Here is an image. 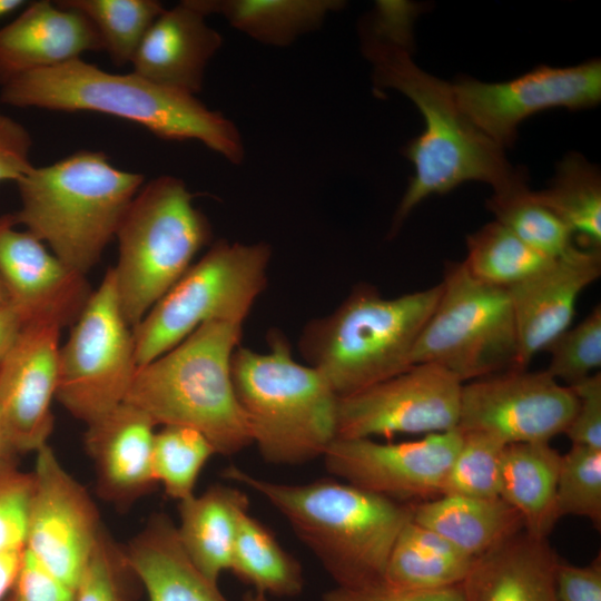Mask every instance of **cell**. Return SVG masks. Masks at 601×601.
<instances>
[{
    "mask_svg": "<svg viewBox=\"0 0 601 601\" xmlns=\"http://www.w3.org/2000/svg\"><path fill=\"white\" fill-rule=\"evenodd\" d=\"M361 39L363 53L372 66L374 86L406 96L424 120L423 131L403 150L414 166V175L395 211L392 231L425 198L446 194L464 183H485L493 193H500L528 181L525 169L512 166L504 149L460 109L452 83L421 69L406 48L362 28Z\"/></svg>",
    "mask_w": 601,
    "mask_h": 601,
    "instance_id": "1",
    "label": "cell"
},
{
    "mask_svg": "<svg viewBox=\"0 0 601 601\" xmlns=\"http://www.w3.org/2000/svg\"><path fill=\"white\" fill-rule=\"evenodd\" d=\"M1 102L52 111H90L138 124L165 140H197L234 165L245 158L242 135L196 96L135 72L112 73L81 58L35 70L1 86Z\"/></svg>",
    "mask_w": 601,
    "mask_h": 601,
    "instance_id": "2",
    "label": "cell"
},
{
    "mask_svg": "<svg viewBox=\"0 0 601 601\" xmlns=\"http://www.w3.org/2000/svg\"><path fill=\"white\" fill-rule=\"evenodd\" d=\"M223 474L258 492L278 510L339 588L383 583L395 541L413 515L412 505L349 483L327 479L276 483L235 465Z\"/></svg>",
    "mask_w": 601,
    "mask_h": 601,
    "instance_id": "3",
    "label": "cell"
},
{
    "mask_svg": "<svg viewBox=\"0 0 601 601\" xmlns=\"http://www.w3.org/2000/svg\"><path fill=\"white\" fill-rule=\"evenodd\" d=\"M145 176L115 167L101 151L81 150L33 166L16 184L26 227L68 267L86 275L100 260Z\"/></svg>",
    "mask_w": 601,
    "mask_h": 601,
    "instance_id": "4",
    "label": "cell"
},
{
    "mask_svg": "<svg viewBox=\"0 0 601 601\" xmlns=\"http://www.w3.org/2000/svg\"><path fill=\"white\" fill-rule=\"evenodd\" d=\"M243 325L208 322L178 345L138 366L125 398L152 422L190 427L221 455L252 444L230 371Z\"/></svg>",
    "mask_w": 601,
    "mask_h": 601,
    "instance_id": "5",
    "label": "cell"
},
{
    "mask_svg": "<svg viewBox=\"0 0 601 601\" xmlns=\"http://www.w3.org/2000/svg\"><path fill=\"white\" fill-rule=\"evenodd\" d=\"M441 294V283L393 298L358 285L335 311L305 325L299 353L338 397L357 393L414 365L415 343Z\"/></svg>",
    "mask_w": 601,
    "mask_h": 601,
    "instance_id": "6",
    "label": "cell"
},
{
    "mask_svg": "<svg viewBox=\"0 0 601 601\" xmlns=\"http://www.w3.org/2000/svg\"><path fill=\"white\" fill-rule=\"evenodd\" d=\"M268 352L238 346L230 371L252 443L273 464L294 465L323 456L337 437L338 396L312 366L298 363L277 329Z\"/></svg>",
    "mask_w": 601,
    "mask_h": 601,
    "instance_id": "7",
    "label": "cell"
},
{
    "mask_svg": "<svg viewBox=\"0 0 601 601\" xmlns=\"http://www.w3.org/2000/svg\"><path fill=\"white\" fill-rule=\"evenodd\" d=\"M194 194L173 175L144 184L116 233L111 267L120 311L134 328L193 265L213 236Z\"/></svg>",
    "mask_w": 601,
    "mask_h": 601,
    "instance_id": "8",
    "label": "cell"
},
{
    "mask_svg": "<svg viewBox=\"0 0 601 601\" xmlns=\"http://www.w3.org/2000/svg\"><path fill=\"white\" fill-rule=\"evenodd\" d=\"M272 247L218 240L132 328L137 366L165 354L208 322L243 325L267 285Z\"/></svg>",
    "mask_w": 601,
    "mask_h": 601,
    "instance_id": "9",
    "label": "cell"
},
{
    "mask_svg": "<svg viewBox=\"0 0 601 601\" xmlns=\"http://www.w3.org/2000/svg\"><path fill=\"white\" fill-rule=\"evenodd\" d=\"M441 297L412 353L413 364H436L462 383L516 368L518 336L506 289L446 265Z\"/></svg>",
    "mask_w": 601,
    "mask_h": 601,
    "instance_id": "10",
    "label": "cell"
},
{
    "mask_svg": "<svg viewBox=\"0 0 601 601\" xmlns=\"http://www.w3.org/2000/svg\"><path fill=\"white\" fill-rule=\"evenodd\" d=\"M137 367L109 268L59 348L56 400L87 425L124 403Z\"/></svg>",
    "mask_w": 601,
    "mask_h": 601,
    "instance_id": "11",
    "label": "cell"
},
{
    "mask_svg": "<svg viewBox=\"0 0 601 601\" xmlns=\"http://www.w3.org/2000/svg\"><path fill=\"white\" fill-rule=\"evenodd\" d=\"M577 405L571 387L546 370L510 368L462 384L457 428L505 445L549 443L565 432Z\"/></svg>",
    "mask_w": 601,
    "mask_h": 601,
    "instance_id": "12",
    "label": "cell"
},
{
    "mask_svg": "<svg viewBox=\"0 0 601 601\" xmlns=\"http://www.w3.org/2000/svg\"><path fill=\"white\" fill-rule=\"evenodd\" d=\"M460 109L492 141L513 146L519 125L551 108L580 110L601 100V60L571 67L538 66L502 82L462 77L452 83Z\"/></svg>",
    "mask_w": 601,
    "mask_h": 601,
    "instance_id": "13",
    "label": "cell"
},
{
    "mask_svg": "<svg viewBox=\"0 0 601 601\" xmlns=\"http://www.w3.org/2000/svg\"><path fill=\"white\" fill-rule=\"evenodd\" d=\"M462 382L444 367L417 363L338 398L337 437L440 433L457 427Z\"/></svg>",
    "mask_w": 601,
    "mask_h": 601,
    "instance_id": "14",
    "label": "cell"
},
{
    "mask_svg": "<svg viewBox=\"0 0 601 601\" xmlns=\"http://www.w3.org/2000/svg\"><path fill=\"white\" fill-rule=\"evenodd\" d=\"M36 453L26 550L76 591L104 528L91 496L50 445Z\"/></svg>",
    "mask_w": 601,
    "mask_h": 601,
    "instance_id": "15",
    "label": "cell"
},
{
    "mask_svg": "<svg viewBox=\"0 0 601 601\" xmlns=\"http://www.w3.org/2000/svg\"><path fill=\"white\" fill-rule=\"evenodd\" d=\"M461 443L462 432L457 427L402 443L336 437L323 457L331 474L402 502L441 495Z\"/></svg>",
    "mask_w": 601,
    "mask_h": 601,
    "instance_id": "16",
    "label": "cell"
},
{
    "mask_svg": "<svg viewBox=\"0 0 601 601\" xmlns=\"http://www.w3.org/2000/svg\"><path fill=\"white\" fill-rule=\"evenodd\" d=\"M16 227L13 214L0 216V277L9 304L24 325L72 326L93 292L86 275L68 267L28 230Z\"/></svg>",
    "mask_w": 601,
    "mask_h": 601,
    "instance_id": "17",
    "label": "cell"
},
{
    "mask_svg": "<svg viewBox=\"0 0 601 601\" xmlns=\"http://www.w3.org/2000/svg\"><path fill=\"white\" fill-rule=\"evenodd\" d=\"M60 331L28 324L0 364V415L13 450L37 452L53 427Z\"/></svg>",
    "mask_w": 601,
    "mask_h": 601,
    "instance_id": "18",
    "label": "cell"
},
{
    "mask_svg": "<svg viewBox=\"0 0 601 601\" xmlns=\"http://www.w3.org/2000/svg\"><path fill=\"white\" fill-rule=\"evenodd\" d=\"M601 275V250L578 246L523 283L506 289L516 336V368H528L573 319L575 303Z\"/></svg>",
    "mask_w": 601,
    "mask_h": 601,
    "instance_id": "19",
    "label": "cell"
},
{
    "mask_svg": "<svg viewBox=\"0 0 601 601\" xmlns=\"http://www.w3.org/2000/svg\"><path fill=\"white\" fill-rule=\"evenodd\" d=\"M206 17L195 0L165 9L140 42L132 72L166 88L199 93L207 66L224 41Z\"/></svg>",
    "mask_w": 601,
    "mask_h": 601,
    "instance_id": "20",
    "label": "cell"
},
{
    "mask_svg": "<svg viewBox=\"0 0 601 601\" xmlns=\"http://www.w3.org/2000/svg\"><path fill=\"white\" fill-rule=\"evenodd\" d=\"M91 51H104L102 42L83 13L56 1H33L0 28V86Z\"/></svg>",
    "mask_w": 601,
    "mask_h": 601,
    "instance_id": "21",
    "label": "cell"
},
{
    "mask_svg": "<svg viewBox=\"0 0 601 601\" xmlns=\"http://www.w3.org/2000/svg\"><path fill=\"white\" fill-rule=\"evenodd\" d=\"M155 426L146 413L125 402L87 424L85 447L104 499L125 506L154 486Z\"/></svg>",
    "mask_w": 601,
    "mask_h": 601,
    "instance_id": "22",
    "label": "cell"
},
{
    "mask_svg": "<svg viewBox=\"0 0 601 601\" xmlns=\"http://www.w3.org/2000/svg\"><path fill=\"white\" fill-rule=\"evenodd\" d=\"M559 558L524 530L477 558L462 583L464 601H558Z\"/></svg>",
    "mask_w": 601,
    "mask_h": 601,
    "instance_id": "23",
    "label": "cell"
},
{
    "mask_svg": "<svg viewBox=\"0 0 601 601\" xmlns=\"http://www.w3.org/2000/svg\"><path fill=\"white\" fill-rule=\"evenodd\" d=\"M122 550L150 601H229L187 555L166 515H155Z\"/></svg>",
    "mask_w": 601,
    "mask_h": 601,
    "instance_id": "24",
    "label": "cell"
},
{
    "mask_svg": "<svg viewBox=\"0 0 601 601\" xmlns=\"http://www.w3.org/2000/svg\"><path fill=\"white\" fill-rule=\"evenodd\" d=\"M247 495L215 484L200 495L179 502L177 535L194 564L211 581L230 570L240 516L248 511Z\"/></svg>",
    "mask_w": 601,
    "mask_h": 601,
    "instance_id": "25",
    "label": "cell"
},
{
    "mask_svg": "<svg viewBox=\"0 0 601 601\" xmlns=\"http://www.w3.org/2000/svg\"><path fill=\"white\" fill-rule=\"evenodd\" d=\"M412 520L472 559L524 530L519 512L501 497L439 495L413 506Z\"/></svg>",
    "mask_w": 601,
    "mask_h": 601,
    "instance_id": "26",
    "label": "cell"
},
{
    "mask_svg": "<svg viewBox=\"0 0 601 601\" xmlns=\"http://www.w3.org/2000/svg\"><path fill=\"white\" fill-rule=\"evenodd\" d=\"M561 455L549 443L505 445L500 470V497L522 518L524 531L546 539L560 519L556 487Z\"/></svg>",
    "mask_w": 601,
    "mask_h": 601,
    "instance_id": "27",
    "label": "cell"
},
{
    "mask_svg": "<svg viewBox=\"0 0 601 601\" xmlns=\"http://www.w3.org/2000/svg\"><path fill=\"white\" fill-rule=\"evenodd\" d=\"M475 560L439 533L411 520L395 541L383 583L413 591L461 585Z\"/></svg>",
    "mask_w": 601,
    "mask_h": 601,
    "instance_id": "28",
    "label": "cell"
},
{
    "mask_svg": "<svg viewBox=\"0 0 601 601\" xmlns=\"http://www.w3.org/2000/svg\"><path fill=\"white\" fill-rule=\"evenodd\" d=\"M206 14H219L249 38L286 47L317 30L329 12L345 6L339 0H195Z\"/></svg>",
    "mask_w": 601,
    "mask_h": 601,
    "instance_id": "29",
    "label": "cell"
},
{
    "mask_svg": "<svg viewBox=\"0 0 601 601\" xmlns=\"http://www.w3.org/2000/svg\"><path fill=\"white\" fill-rule=\"evenodd\" d=\"M534 195L579 236L582 247L601 249V175L595 165L571 152L558 165L551 185Z\"/></svg>",
    "mask_w": 601,
    "mask_h": 601,
    "instance_id": "30",
    "label": "cell"
},
{
    "mask_svg": "<svg viewBox=\"0 0 601 601\" xmlns=\"http://www.w3.org/2000/svg\"><path fill=\"white\" fill-rule=\"evenodd\" d=\"M230 571L265 594L290 598L304 588L300 564L248 511L238 522Z\"/></svg>",
    "mask_w": 601,
    "mask_h": 601,
    "instance_id": "31",
    "label": "cell"
},
{
    "mask_svg": "<svg viewBox=\"0 0 601 601\" xmlns=\"http://www.w3.org/2000/svg\"><path fill=\"white\" fill-rule=\"evenodd\" d=\"M463 263L470 275L503 289L523 283L555 260L531 248L496 220L469 235Z\"/></svg>",
    "mask_w": 601,
    "mask_h": 601,
    "instance_id": "32",
    "label": "cell"
},
{
    "mask_svg": "<svg viewBox=\"0 0 601 601\" xmlns=\"http://www.w3.org/2000/svg\"><path fill=\"white\" fill-rule=\"evenodd\" d=\"M487 208L497 223L551 259L563 257L578 247L571 230L538 200L528 181L493 193Z\"/></svg>",
    "mask_w": 601,
    "mask_h": 601,
    "instance_id": "33",
    "label": "cell"
},
{
    "mask_svg": "<svg viewBox=\"0 0 601 601\" xmlns=\"http://www.w3.org/2000/svg\"><path fill=\"white\" fill-rule=\"evenodd\" d=\"M83 13L96 28L104 51L117 66L131 60L155 20L165 10L157 0H60Z\"/></svg>",
    "mask_w": 601,
    "mask_h": 601,
    "instance_id": "34",
    "label": "cell"
},
{
    "mask_svg": "<svg viewBox=\"0 0 601 601\" xmlns=\"http://www.w3.org/2000/svg\"><path fill=\"white\" fill-rule=\"evenodd\" d=\"M216 454L210 442L198 431L168 425L155 433L152 471L168 496L178 502L194 495L198 475Z\"/></svg>",
    "mask_w": 601,
    "mask_h": 601,
    "instance_id": "35",
    "label": "cell"
},
{
    "mask_svg": "<svg viewBox=\"0 0 601 601\" xmlns=\"http://www.w3.org/2000/svg\"><path fill=\"white\" fill-rule=\"evenodd\" d=\"M462 432V431H461ZM505 444L480 432H462L441 495L500 497V470Z\"/></svg>",
    "mask_w": 601,
    "mask_h": 601,
    "instance_id": "36",
    "label": "cell"
},
{
    "mask_svg": "<svg viewBox=\"0 0 601 601\" xmlns=\"http://www.w3.org/2000/svg\"><path fill=\"white\" fill-rule=\"evenodd\" d=\"M559 518L575 515L601 524V449L572 444L561 455L556 487Z\"/></svg>",
    "mask_w": 601,
    "mask_h": 601,
    "instance_id": "37",
    "label": "cell"
},
{
    "mask_svg": "<svg viewBox=\"0 0 601 601\" xmlns=\"http://www.w3.org/2000/svg\"><path fill=\"white\" fill-rule=\"evenodd\" d=\"M546 372L572 386L601 365V308L598 305L574 327H569L548 347Z\"/></svg>",
    "mask_w": 601,
    "mask_h": 601,
    "instance_id": "38",
    "label": "cell"
},
{
    "mask_svg": "<svg viewBox=\"0 0 601 601\" xmlns=\"http://www.w3.org/2000/svg\"><path fill=\"white\" fill-rule=\"evenodd\" d=\"M134 577L124 550L102 530L75 591V601H130Z\"/></svg>",
    "mask_w": 601,
    "mask_h": 601,
    "instance_id": "39",
    "label": "cell"
},
{
    "mask_svg": "<svg viewBox=\"0 0 601 601\" xmlns=\"http://www.w3.org/2000/svg\"><path fill=\"white\" fill-rule=\"evenodd\" d=\"M32 474L0 466V553L26 548Z\"/></svg>",
    "mask_w": 601,
    "mask_h": 601,
    "instance_id": "40",
    "label": "cell"
},
{
    "mask_svg": "<svg viewBox=\"0 0 601 601\" xmlns=\"http://www.w3.org/2000/svg\"><path fill=\"white\" fill-rule=\"evenodd\" d=\"M569 387L574 392L578 405L574 416L564 433L572 444L601 449L600 372Z\"/></svg>",
    "mask_w": 601,
    "mask_h": 601,
    "instance_id": "41",
    "label": "cell"
},
{
    "mask_svg": "<svg viewBox=\"0 0 601 601\" xmlns=\"http://www.w3.org/2000/svg\"><path fill=\"white\" fill-rule=\"evenodd\" d=\"M10 601H75L69 588L26 550Z\"/></svg>",
    "mask_w": 601,
    "mask_h": 601,
    "instance_id": "42",
    "label": "cell"
},
{
    "mask_svg": "<svg viewBox=\"0 0 601 601\" xmlns=\"http://www.w3.org/2000/svg\"><path fill=\"white\" fill-rule=\"evenodd\" d=\"M418 6L406 1H377L373 13L362 22V29L372 35L412 49V26Z\"/></svg>",
    "mask_w": 601,
    "mask_h": 601,
    "instance_id": "43",
    "label": "cell"
},
{
    "mask_svg": "<svg viewBox=\"0 0 601 601\" xmlns=\"http://www.w3.org/2000/svg\"><path fill=\"white\" fill-rule=\"evenodd\" d=\"M32 145L28 129L0 110V183H17L33 167L30 161Z\"/></svg>",
    "mask_w": 601,
    "mask_h": 601,
    "instance_id": "44",
    "label": "cell"
},
{
    "mask_svg": "<svg viewBox=\"0 0 601 601\" xmlns=\"http://www.w3.org/2000/svg\"><path fill=\"white\" fill-rule=\"evenodd\" d=\"M322 601H464L461 585L441 590H402L380 583L359 589L336 587L322 597Z\"/></svg>",
    "mask_w": 601,
    "mask_h": 601,
    "instance_id": "45",
    "label": "cell"
},
{
    "mask_svg": "<svg viewBox=\"0 0 601 601\" xmlns=\"http://www.w3.org/2000/svg\"><path fill=\"white\" fill-rule=\"evenodd\" d=\"M558 601H601L600 560L579 566L559 560L554 573Z\"/></svg>",
    "mask_w": 601,
    "mask_h": 601,
    "instance_id": "46",
    "label": "cell"
},
{
    "mask_svg": "<svg viewBox=\"0 0 601 601\" xmlns=\"http://www.w3.org/2000/svg\"><path fill=\"white\" fill-rule=\"evenodd\" d=\"M23 327L22 318L10 304L0 307V364L12 349Z\"/></svg>",
    "mask_w": 601,
    "mask_h": 601,
    "instance_id": "47",
    "label": "cell"
},
{
    "mask_svg": "<svg viewBox=\"0 0 601 601\" xmlns=\"http://www.w3.org/2000/svg\"><path fill=\"white\" fill-rule=\"evenodd\" d=\"M24 549H16L0 553V600L10 588H13L22 563Z\"/></svg>",
    "mask_w": 601,
    "mask_h": 601,
    "instance_id": "48",
    "label": "cell"
},
{
    "mask_svg": "<svg viewBox=\"0 0 601 601\" xmlns=\"http://www.w3.org/2000/svg\"><path fill=\"white\" fill-rule=\"evenodd\" d=\"M24 3L26 1L23 0H0V18L18 10Z\"/></svg>",
    "mask_w": 601,
    "mask_h": 601,
    "instance_id": "49",
    "label": "cell"
},
{
    "mask_svg": "<svg viewBox=\"0 0 601 601\" xmlns=\"http://www.w3.org/2000/svg\"><path fill=\"white\" fill-rule=\"evenodd\" d=\"M7 450H13V449L9 442V439H8V435H7V432H6L1 415H0V457L3 455V453Z\"/></svg>",
    "mask_w": 601,
    "mask_h": 601,
    "instance_id": "50",
    "label": "cell"
},
{
    "mask_svg": "<svg viewBox=\"0 0 601 601\" xmlns=\"http://www.w3.org/2000/svg\"><path fill=\"white\" fill-rule=\"evenodd\" d=\"M243 601H268V599L265 593L256 590H249L244 594Z\"/></svg>",
    "mask_w": 601,
    "mask_h": 601,
    "instance_id": "51",
    "label": "cell"
},
{
    "mask_svg": "<svg viewBox=\"0 0 601 601\" xmlns=\"http://www.w3.org/2000/svg\"><path fill=\"white\" fill-rule=\"evenodd\" d=\"M9 304V297L6 290V287L3 285V282L0 277V307L6 306Z\"/></svg>",
    "mask_w": 601,
    "mask_h": 601,
    "instance_id": "52",
    "label": "cell"
},
{
    "mask_svg": "<svg viewBox=\"0 0 601 601\" xmlns=\"http://www.w3.org/2000/svg\"><path fill=\"white\" fill-rule=\"evenodd\" d=\"M7 601H10V599H8Z\"/></svg>",
    "mask_w": 601,
    "mask_h": 601,
    "instance_id": "53",
    "label": "cell"
}]
</instances>
